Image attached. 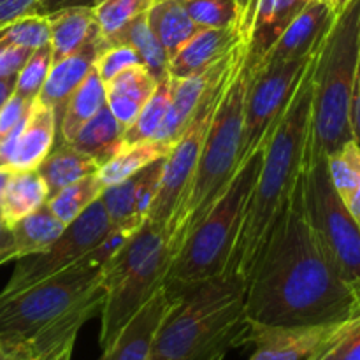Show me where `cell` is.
Returning <instances> with one entry per match:
<instances>
[{
	"instance_id": "obj_1",
	"label": "cell",
	"mask_w": 360,
	"mask_h": 360,
	"mask_svg": "<svg viewBox=\"0 0 360 360\" xmlns=\"http://www.w3.org/2000/svg\"><path fill=\"white\" fill-rule=\"evenodd\" d=\"M354 302V288L309 225L301 171L246 280V320L278 327L330 326L347 319Z\"/></svg>"
},
{
	"instance_id": "obj_2",
	"label": "cell",
	"mask_w": 360,
	"mask_h": 360,
	"mask_svg": "<svg viewBox=\"0 0 360 360\" xmlns=\"http://www.w3.org/2000/svg\"><path fill=\"white\" fill-rule=\"evenodd\" d=\"M316 56L319 51L306 67L283 115L271 134L259 176L243 211L241 225L224 276L248 280L285 202L301 176L311 134L313 70Z\"/></svg>"
},
{
	"instance_id": "obj_3",
	"label": "cell",
	"mask_w": 360,
	"mask_h": 360,
	"mask_svg": "<svg viewBox=\"0 0 360 360\" xmlns=\"http://www.w3.org/2000/svg\"><path fill=\"white\" fill-rule=\"evenodd\" d=\"M102 267L74 266L20 290L0 292V341L44 360L67 343L104 304Z\"/></svg>"
},
{
	"instance_id": "obj_4",
	"label": "cell",
	"mask_w": 360,
	"mask_h": 360,
	"mask_svg": "<svg viewBox=\"0 0 360 360\" xmlns=\"http://www.w3.org/2000/svg\"><path fill=\"white\" fill-rule=\"evenodd\" d=\"M246 281L217 276L178 295L148 360H224L245 345Z\"/></svg>"
},
{
	"instance_id": "obj_5",
	"label": "cell",
	"mask_w": 360,
	"mask_h": 360,
	"mask_svg": "<svg viewBox=\"0 0 360 360\" xmlns=\"http://www.w3.org/2000/svg\"><path fill=\"white\" fill-rule=\"evenodd\" d=\"M246 86H248V65L245 56L229 79L224 97L211 120L188 192L181 206L172 214L165 231L172 259L193 227L220 199L241 165Z\"/></svg>"
},
{
	"instance_id": "obj_6",
	"label": "cell",
	"mask_w": 360,
	"mask_h": 360,
	"mask_svg": "<svg viewBox=\"0 0 360 360\" xmlns=\"http://www.w3.org/2000/svg\"><path fill=\"white\" fill-rule=\"evenodd\" d=\"M360 58V0L334 13L313 70L309 146L330 155L352 136L350 109Z\"/></svg>"
},
{
	"instance_id": "obj_7",
	"label": "cell",
	"mask_w": 360,
	"mask_h": 360,
	"mask_svg": "<svg viewBox=\"0 0 360 360\" xmlns=\"http://www.w3.org/2000/svg\"><path fill=\"white\" fill-rule=\"evenodd\" d=\"M266 146L259 148L239 165L220 199L193 227L172 259L164 285L172 297L224 274L239 232L243 211L262 165Z\"/></svg>"
},
{
	"instance_id": "obj_8",
	"label": "cell",
	"mask_w": 360,
	"mask_h": 360,
	"mask_svg": "<svg viewBox=\"0 0 360 360\" xmlns=\"http://www.w3.org/2000/svg\"><path fill=\"white\" fill-rule=\"evenodd\" d=\"M172 255L167 238L150 221L101 269L104 304L101 309V348L115 341L125 323L164 288Z\"/></svg>"
},
{
	"instance_id": "obj_9",
	"label": "cell",
	"mask_w": 360,
	"mask_h": 360,
	"mask_svg": "<svg viewBox=\"0 0 360 360\" xmlns=\"http://www.w3.org/2000/svg\"><path fill=\"white\" fill-rule=\"evenodd\" d=\"M302 195L309 225L333 266L357 294L360 290V225L330 181L327 155L306 148Z\"/></svg>"
},
{
	"instance_id": "obj_10",
	"label": "cell",
	"mask_w": 360,
	"mask_h": 360,
	"mask_svg": "<svg viewBox=\"0 0 360 360\" xmlns=\"http://www.w3.org/2000/svg\"><path fill=\"white\" fill-rule=\"evenodd\" d=\"M246 53H248V48L236 60L234 65L211 86L206 98L200 104L199 111L195 112L193 120L190 122V125L186 127L181 137L176 141L171 151L165 155L157 197H155L153 204L150 207V213H148V221L157 231L164 232V234L167 231V225L171 221L172 214L181 206L183 199H185L186 192H188L190 183H192L193 174H195L200 150H202L207 130H210L211 120H213L214 111H217L218 104H220L221 97H224L229 79H231L234 70L239 67V63L245 60ZM165 238H167V234H165Z\"/></svg>"
},
{
	"instance_id": "obj_11",
	"label": "cell",
	"mask_w": 360,
	"mask_h": 360,
	"mask_svg": "<svg viewBox=\"0 0 360 360\" xmlns=\"http://www.w3.org/2000/svg\"><path fill=\"white\" fill-rule=\"evenodd\" d=\"M319 48L304 58L288 60L280 65L259 67L255 70H248L241 164L259 148L269 143L271 134L278 125V120L283 115L306 67L309 65Z\"/></svg>"
},
{
	"instance_id": "obj_12",
	"label": "cell",
	"mask_w": 360,
	"mask_h": 360,
	"mask_svg": "<svg viewBox=\"0 0 360 360\" xmlns=\"http://www.w3.org/2000/svg\"><path fill=\"white\" fill-rule=\"evenodd\" d=\"M109 229L111 220L108 211L102 200L97 199L76 220L70 221L44 252L18 259L13 276L4 290H20L74 266L98 245Z\"/></svg>"
},
{
	"instance_id": "obj_13",
	"label": "cell",
	"mask_w": 360,
	"mask_h": 360,
	"mask_svg": "<svg viewBox=\"0 0 360 360\" xmlns=\"http://www.w3.org/2000/svg\"><path fill=\"white\" fill-rule=\"evenodd\" d=\"M248 44L241 42L236 48H232L220 62L211 65L210 69L202 70V72L192 74L186 77H171L172 81V98L171 105H169L167 116H165L164 123H162L160 130L153 141L164 144L165 148L171 150L174 146L176 141L181 137L186 127L193 120L195 112L199 111L200 104L206 98L207 91L211 90L214 83L231 69L236 63V60L245 53Z\"/></svg>"
},
{
	"instance_id": "obj_14",
	"label": "cell",
	"mask_w": 360,
	"mask_h": 360,
	"mask_svg": "<svg viewBox=\"0 0 360 360\" xmlns=\"http://www.w3.org/2000/svg\"><path fill=\"white\" fill-rule=\"evenodd\" d=\"M245 345L255 350L246 360H304L326 340L336 323L311 327H278L248 322ZM340 323V322H338Z\"/></svg>"
},
{
	"instance_id": "obj_15",
	"label": "cell",
	"mask_w": 360,
	"mask_h": 360,
	"mask_svg": "<svg viewBox=\"0 0 360 360\" xmlns=\"http://www.w3.org/2000/svg\"><path fill=\"white\" fill-rule=\"evenodd\" d=\"M176 297L160 288L129 322L98 360H148L162 322L171 311Z\"/></svg>"
},
{
	"instance_id": "obj_16",
	"label": "cell",
	"mask_w": 360,
	"mask_h": 360,
	"mask_svg": "<svg viewBox=\"0 0 360 360\" xmlns=\"http://www.w3.org/2000/svg\"><path fill=\"white\" fill-rule=\"evenodd\" d=\"M333 18L334 9L329 4L308 2L302 7L301 13L294 18V21L285 28L283 34L276 39V42L271 46V49L255 69L280 65L288 60L304 58V56L311 55L322 42Z\"/></svg>"
},
{
	"instance_id": "obj_17",
	"label": "cell",
	"mask_w": 360,
	"mask_h": 360,
	"mask_svg": "<svg viewBox=\"0 0 360 360\" xmlns=\"http://www.w3.org/2000/svg\"><path fill=\"white\" fill-rule=\"evenodd\" d=\"M162 167H164V158L153 162L125 181L105 186L101 200L108 211L111 225H143L148 220V213L160 185Z\"/></svg>"
},
{
	"instance_id": "obj_18",
	"label": "cell",
	"mask_w": 360,
	"mask_h": 360,
	"mask_svg": "<svg viewBox=\"0 0 360 360\" xmlns=\"http://www.w3.org/2000/svg\"><path fill=\"white\" fill-rule=\"evenodd\" d=\"M241 42L238 27L200 28L169 58V76L186 77L202 72Z\"/></svg>"
},
{
	"instance_id": "obj_19",
	"label": "cell",
	"mask_w": 360,
	"mask_h": 360,
	"mask_svg": "<svg viewBox=\"0 0 360 360\" xmlns=\"http://www.w3.org/2000/svg\"><path fill=\"white\" fill-rule=\"evenodd\" d=\"M104 46V39H102V35H98L86 46H83L79 51L72 53V55L65 56L58 62H53L49 67L48 77H46L41 94L37 95V101H41L42 104L55 111L58 123L62 120L63 109H65L70 95L90 72L98 51Z\"/></svg>"
},
{
	"instance_id": "obj_20",
	"label": "cell",
	"mask_w": 360,
	"mask_h": 360,
	"mask_svg": "<svg viewBox=\"0 0 360 360\" xmlns=\"http://www.w3.org/2000/svg\"><path fill=\"white\" fill-rule=\"evenodd\" d=\"M56 130L58 122L55 111L35 98L28 111L27 122L18 136L9 171H35L55 146Z\"/></svg>"
},
{
	"instance_id": "obj_21",
	"label": "cell",
	"mask_w": 360,
	"mask_h": 360,
	"mask_svg": "<svg viewBox=\"0 0 360 360\" xmlns=\"http://www.w3.org/2000/svg\"><path fill=\"white\" fill-rule=\"evenodd\" d=\"M48 42L49 25L41 14H27L0 27V77L18 76L30 53Z\"/></svg>"
},
{
	"instance_id": "obj_22",
	"label": "cell",
	"mask_w": 360,
	"mask_h": 360,
	"mask_svg": "<svg viewBox=\"0 0 360 360\" xmlns=\"http://www.w3.org/2000/svg\"><path fill=\"white\" fill-rule=\"evenodd\" d=\"M157 84L158 81L144 65L130 67L104 84L109 111L123 130L132 125L141 109L157 90Z\"/></svg>"
},
{
	"instance_id": "obj_23",
	"label": "cell",
	"mask_w": 360,
	"mask_h": 360,
	"mask_svg": "<svg viewBox=\"0 0 360 360\" xmlns=\"http://www.w3.org/2000/svg\"><path fill=\"white\" fill-rule=\"evenodd\" d=\"M49 25V46L53 62L79 51L101 35L94 7H67L46 16Z\"/></svg>"
},
{
	"instance_id": "obj_24",
	"label": "cell",
	"mask_w": 360,
	"mask_h": 360,
	"mask_svg": "<svg viewBox=\"0 0 360 360\" xmlns=\"http://www.w3.org/2000/svg\"><path fill=\"white\" fill-rule=\"evenodd\" d=\"M98 169H101V164L94 157L77 150L70 143L58 141L35 171L46 181L49 197H51L79 179L97 174Z\"/></svg>"
},
{
	"instance_id": "obj_25",
	"label": "cell",
	"mask_w": 360,
	"mask_h": 360,
	"mask_svg": "<svg viewBox=\"0 0 360 360\" xmlns=\"http://www.w3.org/2000/svg\"><path fill=\"white\" fill-rule=\"evenodd\" d=\"M146 20L169 58L200 30L199 25L186 13L181 0H153L146 11Z\"/></svg>"
},
{
	"instance_id": "obj_26",
	"label": "cell",
	"mask_w": 360,
	"mask_h": 360,
	"mask_svg": "<svg viewBox=\"0 0 360 360\" xmlns=\"http://www.w3.org/2000/svg\"><path fill=\"white\" fill-rule=\"evenodd\" d=\"M48 197V186L37 171L13 172L0 202L4 224L11 229L25 217L41 210Z\"/></svg>"
},
{
	"instance_id": "obj_27",
	"label": "cell",
	"mask_w": 360,
	"mask_h": 360,
	"mask_svg": "<svg viewBox=\"0 0 360 360\" xmlns=\"http://www.w3.org/2000/svg\"><path fill=\"white\" fill-rule=\"evenodd\" d=\"M108 104L105 101V86L104 81L97 74L95 67H91L90 72L86 74L79 86L74 90L63 109L62 120L58 123L60 143H70L74 139L81 127L97 115L104 105Z\"/></svg>"
},
{
	"instance_id": "obj_28",
	"label": "cell",
	"mask_w": 360,
	"mask_h": 360,
	"mask_svg": "<svg viewBox=\"0 0 360 360\" xmlns=\"http://www.w3.org/2000/svg\"><path fill=\"white\" fill-rule=\"evenodd\" d=\"M123 132H125L123 127L116 122V118L105 104L97 115L91 116L81 127L79 132L70 141V144L94 157L101 165H104L122 148Z\"/></svg>"
},
{
	"instance_id": "obj_29",
	"label": "cell",
	"mask_w": 360,
	"mask_h": 360,
	"mask_svg": "<svg viewBox=\"0 0 360 360\" xmlns=\"http://www.w3.org/2000/svg\"><path fill=\"white\" fill-rule=\"evenodd\" d=\"M169 151H171L169 148L157 143V141L122 144V148L104 165H101L97 176L104 183V186L116 185V183L129 179L130 176L137 174V172L143 171L144 167L151 165L153 162L165 158Z\"/></svg>"
},
{
	"instance_id": "obj_30",
	"label": "cell",
	"mask_w": 360,
	"mask_h": 360,
	"mask_svg": "<svg viewBox=\"0 0 360 360\" xmlns=\"http://www.w3.org/2000/svg\"><path fill=\"white\" fill-rule=\"evenodd\" d=\"M111 44L132 46L143 60V65L150 70V74L157 81L165 79L169 76V55L151 32L146 20V11L134 18L122 32H118L111 41H108L105 46Z\"/></svg>"
},
{
	"instance_id": "obj_31",
	"label": "cell",
	"mask_w": 360,
	"mask_h": 360,
	"mask_svg": "<svg viewBox=\"0 0 360 360\" xmlns=\"http://www.w3.org/2000/svg\"><path fill=\"white\" fill-rule=\"evenodd\" d=\"M65 225L49 211L46 204L35 213L25 217L23 220L11 227L16 260L21 257L44 252L55 239H58Z\"/></svg>"
},
{
	"instance_id": "obj_32",
	"label": "cell",
	"mask_w": 360,
	"mask_h": 360,
	"mask_svg": "<svg viewBox=\"0 0 360 360\" xmlns=\"http://www.w3.org/2000/svg\"><path fill=\"white\" fill-rule=\"evenodd\" d=\"M304 360H360V290L352 311Z\"/></svg>"
},
{
	"instance_id": "obj_33",
	"label": "cell",
	"mask_w": 360,
	"mask_h": 360,
	"mask_svg": "<svg viewBox=\"0 0 360 360\" xmlns=\"http://www.w3.org/2000/svg\"><path fill=\"white\" fill-rule=\"evenodd\" d=\"M172 98V81L171 76L158 81L157 90L150 97V101L144 104L137 118L134 120L132 125L123 132V144H136L144 143V141H153L157 132L160 130L165 116H167L169 105Z\"/></svg>"
},
{
	"instance_id": "obj_34",
	"label": "cell",
	"mask_w": 360,
	"mask_h": 360,
	"mask_svg": "<svg viewBox=\"0 0 360 360\" xmlns=\"http://www.w3.org/2000/svg\"><path fill=\"white\" fill-rule=\"evenodd\" d=\"M104 183L101 181L97 174H91L88 178L79 179V181L72 183V185L65 186L60 190L55 195L48 197L46 206L49 207L53 214L62 221L63 225H69L70 221L76 220L90 204L101 199L102 192H104Z\"/></svg>"
},
{
	"instance_id": "obj_35",
	"label": "cell",
	"mask_w": 360,
	"mask_h": 360,
	"mask_svg": "<svg viewBox=\"0 0 360 360\" xmlns=\"http://www.w3.org/2000/svg\"><path fill=\"white\" fill-rule=\"evenodd\" d=\"M327 169H329L330 181L340 193L341 199L347 202L354 193L360 178V146L354 139L345 143L330 155H327Z\"/></svg>"
},
{
	"instance_id": "obj_36",
	"label": "cell",
	"mask_w": 360,
	"mask_h": 360,
	"mask_svg": "<svg viewBox=\"0 0 360 360\" xmlns=\"http://www.w3.org/2000/svg\"><path fill=\"white\" fill-rule=\"evenodd\" d=\"M153 0H102L94 7L95 20L104 44L122 32L130 21L148 11Z\"/></svg>"
},
{
	"instance_id": "obj_37",
	"label": "cell",
	"mask_w": 360,
	"mask_h": 360,
	"mask_svg": "<svg viewBox=\"0 0 360 360\" xmlns=\"http://www.w3.org/2000/svg\"><path fill=\"white\" fill-rule=\"evenodd\" d=\"M51 63L53 53L49 42L41 46V48L34 49L27 62H25V65L18 72L14 94L23 98H28V101H35L37 95L41 94L42 86H44V81L48 77Z\"/></svg>"
},
{
	"instance_id": "obj_38",
	"label": "cell",
	"mask_w": 360,
	"mask_h": 360,
	"mask_svg": "<svg viewBox=\"0 0 360 360\" xmlns=\"http://www.w3.org/2000/svg\"><path fill=\"white\" fill-rule=\"evenodd\" d=\"M181 4L200 28L238 27L236 0H181Z\"/></svg>"
},
{
	"instance_id": "obj_39",
	"label": "cell",
	"mask_w": 360,
	"mask_h": 360,
	"mask_svg": "<svg viewBox=\"0 0 360 360\" xmlns=\"http://www.w3.org/2000/svg\"><path fill=\"white\" fill-rule=\"evenodd\" d=\"M136 65H143V60L137 55L136 49L129 44L104 46L94 62L95 70L104 81V84L118 76L120 72Z\"/></svg>"
},
{
	"instance_id": "obj_40",
	"label": "cell",
	"mask_w": 360,
	"mask_h": 360,
	"mask_svg": "<svg viewBox=\"0 0 360 360\" xmlns=\"http://www.w3.org/2000/svg\"><path fill=\"white\" fill-rule=\"evenodd\" d=\"M144 225V224H143ZM143 225L139 224H118L111 225V229L108 231V234L98 241V245L84 257L83 260H86L88 264H94V266L102 267L104 264H108L127 243L130 241L134 234L139 231Z\"/></svg>"
},
{
	"instance_id": "obj_41",
	"label": "cell",
	"mask_w": 360,
	"mask_h": 360,
	"mask_svg": "<svg viewBox=\"0 0 360 360\" xmlns=\"http://www.w3.org/2000/svg\"><path fill=\"white\" fill-rule=\"evenodd\" d=\"M32 102L34 101H28L16 94L11 95L9 101L0 109V143L27 120Z\"/></svg>"
},
{
	"instance_id": "obj_42",
	"label": "cell",
	"mask_w": 360,
	"mask_h": 360,
	"mask_svg": "<svg viewBox=\"0 0 360 360\" xmlns=\"http://www.w3.org/2000/svg\"><path fill=\"white\" fill-rule=\"evenodd\" d=\"M306 4H308L306 0H276V4H274L273 27H271V39H273V44L276 42V39L283 34L285 28L294 21V18L301 13L302 7H304Z\"/></svg>"
},
{
	"instance_id": "obj_43",
	"label": "cell",
	"mask_w": 360,
	"mask_h": 360,
	"mask_svg": "<svg viewBox=\"0 0 360 360\" xmlns=\"http://www.w3.org/2000/svg\"><path fill=\"white\" fill-rule=\"evenodd\" d=\"M41 0H0V27L32 14Z\"/></svg>"
},
{
	"instance_id": "obj_44",
	"label": "cell",
	"mask_w": 360,
	"mask_h": 360,
	"mask_svg": "<svg viewBox=\"0 0 360 360\" xmlns=\"http://www.w3.org/2000/svg\"><path fill=\"white\" fill-rule=\"evenodd\" d=\"M238 4V30L243 42L248 44L253 30V20H255L257 0H236Z\"/></svg>"
},
{
	"instance_id": "obj_45",
	"label": "cell",
	"mask_w": 360,
	"mask_h": 360,
	"mask_svg": "<svg viewBox=\"0 0 360 360\" xmlns=\"http://www.w3.org/2000/svg\"><path fill=\"white\" fill-rule=\"evenodd\" d=\"M98 0H41L34 13L41 16L55 13V11L67 9V7H95Z\"/></svg>"
},
{
	"instance_id": "obj_46",
	"label": "cell",
	"mask_w": 360,
	"mask_h": 360,
	"mask_svg": "<svg viewBox=\"0 0 360 360\" xmlns=\"http://www.w3.org/2000/svg\"><path fill=\"white\" fill-rule=\"evenodd\" d=\"M350 123H352V136H354V141L360 146V58H359L357 77H355L354 97H352Z\"/></svg>"
},
{
	"instance_id": "obj_47",
	"label": "cell",
	"mask_w": 360,
	"mask_h": 360,
	"mask_svg": "<svg viewBox=\"0 0 360 360\" xmlns=\"http://www.w3.org/2000/svg\"><path fill=\"white\" fill-rule=\"evenodd\" d=\"M11 260H16L13 234H11V229L4 224L2 217H0V266L11 262Z\"/></svg>"
},
{
	"instance_id": "obj_48",
	"label": "cell",
	"mask_w": 360,
	"mask_h": 360,
	"mask_svg": "<svg viewBox=\"0 0 360 360\" xmlns=\"http://www.w3.org/2000/svg\"><path fill=\"white\" fill-rule=\"evenodd\" d=\"M14 86H16V76L0 77V109L9 101L11 95L14 94Z\"/></svg>"
},
{
	"instance_id": "obj_49",
	"label": "cell",
	"mask_w": 360,
	"mask_h": 360,
	"mask_svg": "<svg viewBox=\"0 0 360 360\" xmlns=\"http://www.w3.org/2000/svg\"><path fill=\"white\" fill-rule=\"evenodd\" d=\"M345 204H347V207H348V211L352 213V217H354L355 220H357V224L360 225V178H359L357 186H355L354 193H352L350 199H348Z\"/></svg>"
},
{
	"instance_id": "obj_50",
	"label": "cell",
	"mask_w": 360,
	"mask_h": 360,
	"mask_svg": "<svg viewBox=\"0 0 360 360\" xmlns=\"http://www.w3.org/2000/svg\"><path fill=\"white\" fill-rule=\"evenodd\" d=\"M72 348L74 343H67L65 347H62L58 352H55V354L49 355V357L44 360H70L72 359Z\"/></svg>"
},
{
	"instance_id": "obj_51",
	"label": "cell",
	"mask_w": 360,
	"mask_h": 360,
	"mask_svg": "<svg viewBox=\"0 0 360 360\" xmlns=\"http://www.w3.org/2000/svg\"><path fill=\"white\" fill-rule=\"evenodd\" d=\"M7 350V359L6 360H39L32 355H28L27 352L21 350V348H6ZM48 359V357H46Z\"/></svg>"
},
{
	"instance_id": "obj_52",
	"label": "cell",
	"mask_w": 360,
	"mask_h": 360,
	"mask_svg": "<svg viewBox=\"0 0 360 360\" xmlns=\"http://www.w3.org/2000/svg\"><path fill=\"white\" fill-rule=\"evenodd\" d=\"M11 174H13V172L7 171V169L0 167V202H2V195H4V192H6V186H7V183H9Z\"/></svg>"
},
{
	"instance_id": "obj_53",
	"label": "cell",
	"mask_w": 360,
	"mask_h": 360,
	"mask_svg": "<svg viewBox=\"0 0 360 360\" xmlns=\"http://www.w3.org/2000/svg\"><path fill=\"white\" fill-rule=\"evenodd\" d=\"M348 2H350V0H336V2H334V13H338V11L343 9Z\"/></svg>"
},
{
	"instance_id": "obj_54",
	"label": "cell",
	"mask_w": 360,
	"mask_h": 360,
	"mask_svg": "<svg viewBox=\"0 0 360 360\" xmlns=\"http://www.w3.org/2000/svg\"><path fill=\"white\" fill-rule=\"evenodd\" d=\"M6 359H7V350L2 345V341H0V360H6Z\"/></svg>"
},
{
	"instance_id": "obj_55",
	"label": "cell",
	"mask_w": 360,
	"mask_h": 360,
	"mask_svg": "<svg viewBox=\"0 0 360 360\" xmlns=\"http://www.w3.org/2000/svg\"><path fill=\"white\" fill-rule=\"evenodd\" d=\"M306 2H322V4H329V6L334 9V2H336V0H306Z\"/></svg>"
},
{
	"instance_id": "obj_56",
	"label": "cell",
	"mask_w": 360,
	"mask_h": 360,
	"mask_svg": "<svg viewBox=\"0 0 360 360\" xmlns=\"http://www.w3.org/2000/svg\"><path fill=\"white\" fill-rule=\"evenodd\" d=\"M98 2H102V0H98ZM98 2H97V4H98Z\"/></svg>"
}]
</instances>
